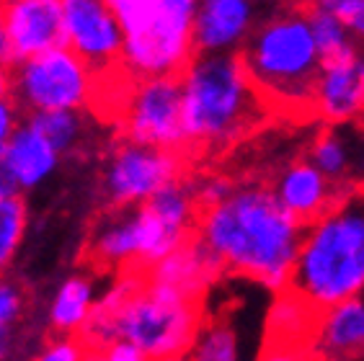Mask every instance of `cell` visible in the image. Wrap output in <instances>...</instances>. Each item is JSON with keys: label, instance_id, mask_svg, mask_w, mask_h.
I'll use <instances>...</instances> for the list:
<instances>
[{"label": "cell", "instance_id": "1", "mask_svg": "<svg viewBox=\"0 0 364 361\" xmlns=\"http://www.w3.org/2000/svg\"><path fill=\"white\" fill-rule=\"evenodd\" d=\"M194 232L223 271L279 292L287 284L305 225L274 199L272 188L248 183L232 186L220 202L199 209Z\"/></svg>", "mask_w": 364, "mask_h": 361}, {"label": "cell", "instance_id": "2", "mask_svg": "<svg viewBox=\"0 0 364 361\" xmlns=\"http://www.w3.org/2000/svg\"><path fill=\"white\" fill-rule=\"evenodd\" d=\"M194 294L153 279V284H122L98 297L91 318L77 333L88 354H98L112 340H129L145 359H178L189 351L199 325Z\"/></svg>", "mask_w": 364, "mask_h": 361}, {"label": "cell", "instance_id": "3", "mask_svg": "<svg viewBox=\"0 0 364 361\" xmlns=\"http://www.w3.org/2000/svg\"><path fill=\"white\" fill-rule=\"evenodd\" d=\"M364 289V188H349L305 225L284 292L300 305L326 310Z\"/></svg>", "mask_w": 364, "mask_h": 361}, {"label": "cell", "instance_id": "4", "mask_svg": "<svg viewBox=\"0 0 364 361\" xmlns=\"http://www.w3.org/2000/svg\"><path fill=\"white\" fill-rule=\"evenodd\" d=\"M186 147L218 150L264 124L269 101L251 83L238 52H194L178 72Z\"/></svg>", "mask_w": 364, "mask_h": 361}, {"label": "cell", "instance_id": "5", "mask_svg": "<svg viewBox=\"0 0 364 361\" xmlns=\"http://www.w3.org/2000/svg\"><path fill=\"white\" fill-rule=\"evenodd\" d=\"M238 57L272 109L308 112L323 65L310 31L308 6H274L240 44Z\"/></svg>", "mask_w": 364, "mask_h": 361}, {"label": "cell", "instance_id": "6", "mask_svg": "<svg viewBox=\"0 0 364 361\" xmlns=\"http://www.w3.org/2000/svg\"><path fill=\"white\" fill-rule=\"evenodd\" d=\"M122 31V68L129 77L178 75L194 55L196 0H106Z\"/></svg>", "mask_w": 364, "mask_h": 361}, {"label": "cell", "instance_id": "7", "mask_svg": "<svg viewBox=\"0 0 364 361\" xmlns=\"http://www.w3.org/2000/svg\"><path fill=\"white\" fill-rule=\"evenodd\" d=\"M96 72L65 44L11 63V98L23 114L85 109L96 93Z\"/></svg>", "mask_w": 364, "mask_h": 361}, {"label": "cell", "instance_id": "8", "mask_svg": "<svg viewBox=\"0 0 364 361\" xmlns=\"http://www.w3.org/2000/svg\"><path fill=\"white\" fill-rule=\"evenodd\" d=\"M88 261L98 269L155 266L166 256L161 227L145 202L129 207H106L91 225L85 240Z\"/></svg>", "mask_w": 364, "mask_h": 361}, {"label": "cell", "instance_id": "9", "mask_svg": "<svg viewBox=\"0 0 364 361\" xmlns=\"http://www.w3.org/2000/svg\"><path fill=\"white\" fill-rule=\"evenodd\" d=\"M181 176L178 150L134 142L122 137L109 150L101 173H98V194L106 207H129L145 199Z\"/></svg>", "mask_w": 364, "mask_h": 361}, {"label": "cell", "instance_id": "10", "mask_svg": "<svg viewBox=\"0 0 364 361\" xmlns=\"http://www.w3.org/2000/svg\"><path fill=\"white\" fill-rule=\"evenodd\" d=\"M122 137L178 153L186 150L178 75L132 77V88L122 106Z\"/></svg>", "mask_w": 364, "mask_h": 361}, {"label": "cell", "instance_id": "11", "mask_svg": "<svg viewBox=\"0 0 364 361\" xmlns=\"http://www.w3.org/2000/svg\"><path fill=\"white\" fill-rule=\"evenodd\" d=\"M63 31L65 47L73 49L96 75L122 68L124 31L106 0H65Z\"/></svg>", "mask_w": 364, "mask_h": 361}, {"label": "cell", "instance_id": "12", "mask_svg": "<svg viewBox=\"0 0 364 361\" xmlns=\"http://www.w3.org/2000/svg\"><path fill=\"white\" fill-rule=\"evenodd\" d=\"M269 0H196L191 23L194 52H238L253 26L272 11Z\"/></svg>", "mask_w": 364, "mask_h": 361}, {"label": "cell", "instance_id": "13", "mask_svg": "<svg viewBox=\"0 0 364 361\" xmlns=\"http://www.w3.org/2000/svg\"><path fill=\"white\" fill-rule=\"evenodd\" d=\"M310 109L328 124L362 122L364 117V52L357 47L349 55L323 60L313 88Z\"/></svg>", "mask_w": 364, "mask_h": 361}, {"label": "cell", "instance_id": "14", "mask_svg": "<svg viewBox=\"0 0 364 361\" xmlns=\"http://www.w3.org/2000/svg\"><path fill=\"white\" fill-rule=\"evenodd\" d=\"M65 0H3V26L11 63L65 44Z\"/></svg>", "mask_w": 364, "mask_h": 361}, {"label": "cell", "instance_id": "15", "mask_svg": "<svg viewBox=\"0 0 364 361\" xmlns=\"http://www.w3.org/2000/svg\"><path fill=\"white\" fill-rule=\"evenodd\" d=\"M63 155L34 124L21 119L16 126L14 137L8 139L6 150L0 155V163L6 168L8 178L18 194H34L47 180L55 178V173L63 166Z\"/></svg>", "mask_w": 364, "mask_h": 361}, {"label": "cell", "instance_id": "16", "mask_svg": "<svg viewBox=\"0 0 364 361\" xmlns=\"http://www.w3.org/2000/svg\"><path fill=\"white\" fill-rule=\"evenodd\" d=\"M269 188H272L274 199L302 225L313 222L346 194V188L326 178L308 158L289 163Z\"/></svg>", "mask_w": 364, "mask_h": 361}, {"label": "cell", "instance_id": "17", "mask_svg": "<svg viewBox=\"0 0 364 361\" xmlns=\"http://www.w3.org/2000/svg\"><path fill=\"white\" fill-rule=\"evenodd\" d=\"M364 142L362 122H336L328 124L313 139L308 160L341 188H354L359 183V153Z\"/></svg>", "mask_w": 364, "mask_h": 361}, {"label": "cell", "instance_id": "18", "mask_svg": "<svg viewBox=\"0 0 364 361\" xmlns=\"http://www.w3.org/2000/svg\"><path fill=\"white\" fill-rule=\"evenodd\" d=\"M321 313L323 320L316 333V354L328 359L364 356V289Z\"/></svg>", "mask_w": 364, "mask_h": 361}, {"label": "cell", "instance_id": "19", "mask_svg": "<svg viewBox=\"0 0 364 361\" xmlns=\"http://www.w3.org/2000/svg\"><path fill=\"white\" fill-rule=\"evenodd\" d=\"M98 302L96 281L85 274L63 279L47 305V325L55 335H77Z\"/></svg>", "mask_w": 364, "mask_h": 361}, {"label": "cell", "instance_id": "20", "mask_svg": "<svg viewBox=\"0 0 364 361\" xmlns=\"http://www.w3.org/2000/svg\"><path fill=\"white\" fill-rule=\"evenodd\" d=\"M28 124H34L63 158L77 153L88 139V114L85 109H52V112L23 114Z\"/></svg>", "mask_w": 364, "mask_h": 361}, {"label": "cell", "instance_id": "21", "mask_svg": "<svg viewBox=\"0 0 364 361\" xmlns=\"http://www.w3.org/2000/svg\"><path fill=\"white\" fill-rule=\"evenodd\" d=\"M28 232V204L23 194H8L0 199V276L11 271L21 253Z\"/></svg>", "mask_w": 364, "mask_h": 361}, {"label": "cell", "instance_id": "22", "mask_svg": "<svg viewBox=\"0 0 364 361\" xmlns=\"http://www.w3.org/2000/svg\"><path fill=\"white\" fill-rule=\"evenodd\" d=\"M189 356L194 361H238L240 359V338L238 330L223 320H210L196 325V333L189 343Z\"/></svg>", "mask_w": 364, "mask_h": 361}, {"label": "cell", "instance_id": "23", "mask_svg": "<svg viewBox=\"0 0 364 361\" xmlns=\"http://www.w3.org/2000/svg\"><path fill=\"white\" fill-rule=\"evenodd\" d=\"M308 21H310V31H313V39H316V47L323 60H333V57L349 55V52H354V49L359 47L357 39L351 36L346 21L338 18V16L328 14V11H321V8L308 3Z\"/></svg>", "mask_w": 364, "mask_h": 361}, {"label": "cell", "instance_id": "24", "mask_svg": "<svg viewBox=\"0 0 364 361\" xmlns=\"http://www.w3.org/2000/svg\"><path fill=\"white\" fill-rule=\"evenodd\" d=\"M23 313H26L23 286L3 274L0 276V328H14L16 330V325L23 320Z\"/></svg>", "mask_w": 364, "mask_h": 361}, {"label": "cell", "instance_id": "25", "mask_svg": "<svg viewBox=\"0 0 364 361\" xmlns=\"http://www.w3.org/2000/svg\"><path fill=\"white\" fill-rule=\"evenodd\" d=\"M83 356H85V346L77 335H55L49 343H44L36 359H42V361H80Z\"/></svg>", "mask_w": 364, "mask_h": 361}, {"label": "cell", "instance_id": "26", "mask_svg": "<svg viewBox=\"0 0 364 361\" xmlns=\"http://www.w3.org/2000/svg\"><path fill=\"white\" fill-rule=\"evenodd\" d=\"M23 119V112L18 109V104H16L14 98H0V155H3V150H6L8 139L14 137L16 126L21 124Z\"/></svg>", "mask_w": 364, "mask_h": 361}, {"label": "cell", "instance_id": "27", "mask_svg": "<svg viewBox=\"0 0 364 361\" xmlns=\"http://www.w3.org/2000/svg\"><path fill=\"white\" fill-rule=\"evenodd\" d=\"M98 356L109 361H145L140 348L132 346L129 340H112V343H106V346L98 351Z\"/></svg>", "mask_w": 364, "mask_h": 361}, {"label": "cell", "instance_id": "28", "mask_svg": "<svg viewBox=\"0 0 364 361\" xmlns=\"http://www.w3.org/2000/svg\"><path fill=\"white\" fill-rule=\"evenodd\" d=\"M364 0H310V6L321 8V11H328V14L338 16V18H349L359 6H362Z\"/></svg>", "mask_w": 364, "mask_h": 361}, {"label": "cell", "instance_id": "29", "mask_svg": "<svg viewBox=\"0 0 364 361\" xmlns=\"http://www.w3.org/2000/svg\"><path fill=\"white\" fill-rule=\"evenodd\" d=\"M346 26H349L351 36L357 39L359 47H362V44H364V3L349 16V18H346Z\"/></svg>", "mask_w": 364, "mask_h": 361}, {"label": "cell", "instance_id": "30", "mask_svg": "<svg viewBox=\"0 0 364 361\" xmlns=\"http://www.w3.org/2000/svg\"><path fill=\"white\" fill-rule=\"evenodd\" d=\"M14 354H16L14 328H0V361L14 359Z\"/></svg>", "mask_w": 364, "mask_h": 361}, {"label": "cell", "instance_id": "31", "mask_svg": "<svg viewBox=\"0 0 364 361\" xmlns=\"http://www.w3.org/2000/svg\"><path fill=\"white\" fill-rule=\"evenodd\" d=\"M11 96V63H0V98Z\"/></svg>", "mask_w": 364, "mask_h": 361}, {"label": "cell", "instance_id": "32", "mask_svg": "<svg viewBox=\"0 0 364 361\" xmlns=\"http://www.w3.org/2000/svg\"><path fill=\"white\" fill-rule=\"evenodd\" d=\"M0 63H11V52L6 42V26H3V0H0Z\"/></svg>", "mask_w": 364, "mask_h": 361}, {"label": "cell", "instance_id": "33", "mask_svg": "<svg viewBox=\"0 0 364 361\" xmlns=\"http://www.w3.org/2000/svg\"><path fill=\"white\" fill-rule=\"evenodd\" d=\"M8 194H18V191L14 188V183H11V178H8V173H6V168L0 163V199Z\"/></svg>", "mask_w": 364, "mask_h": 361}, {"label": "cell", "instance_id": "34", "mask_svg": "<svg viewBox=\"0 0 364 361\" xmlns=\"http://www.w3.org/2000/svg\"><path fill=\"white\" fill-rule=\"evenodd\" d=\"M357 180L364 183V142H362V153H359V173H357Z\"/></svg>", "mask_w": 364, "mask_h": 361}, {"label": "cell", "instance_id": "35", "mask_svg": "<svg viewBox=\"0 0 364 361\" xmlns=\"http://www.w3.org/2000/svg\"><path fill=\"white\" fill-rule=\"evenodd\" d=\"M362 126H364V117H362Z\"/></svg>", "mask_w": 364, "mask_h": 361}]
</instances>
